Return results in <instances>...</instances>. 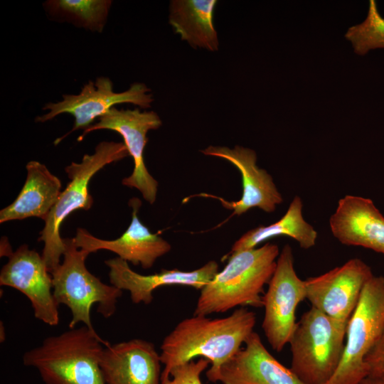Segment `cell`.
Returning a JSON list of instances; mask_svg holds the SVG:
<instances>
[{"instance_id": "6da1fadb", "label": "cell", "mask_w": 384, "mask_h": 384, "mask_svg": "<svg viewBox=\"0 0 384 384\" xmlns=\"http://www.w3.org/2000/svg\"><path fill=\"white\" fill-rule=\"evenodd\" d=\"M256 314L240 307L223 318L193 315L181 321L165 336L160 346L164 370L161 382L171 370L196 357L208 359L209 369L216 370L232 358L254 331Z\"/></svg>"}, {"instance_id": "7a4b0ae2", "label": "cell", "mask_w": 384, "mask_h": 384, "mask_svg": "<svg viewBox=\"0 0 384 384\" xmlns=\"http://www.w3.org/2000/svg\"><path fill=\"white\" fill-rule=\"evenodd\" d=\"M279 255V247L270 242L231 252L225 267L201 289L193 315L224 313L236 306H263L264 286L274 272Z\"/></svg>"}, {"instance_id": "3957f363", "label": "cell", "mask_w": 384, "mask_h": 384, "mask_svg": "<svg viewBox=\"0 0 384 384\" xmlns=\"http://www.w3.org/2000/svg\"><path fill=\"white\" fill-rule=\"evenodd\" d=\"M109 344L83 325L47 337L25 352L23 362L36 369L45 384H105L100 361Z\"/></svg>"}, {"instance_id": "277c9868", "label": "cell", "mask_w": 384, "mask_h": 384, "mask_svg": "<svg viewBox=\"0 0 384 384\" xmlns=\"http://www.w3.org/2000/svg\"><path fill=\"white\" fill-rule=\"evenodd\" d=\"M129 156L124 142L103 141L96 146L93 154H85L80 162L73 161L65 168L70 181L45 220L38 239L44 243L41 255L50 272L60 264L65 250L60 234L63 222L74 211L89 210L93 204L89 192L91 178L105 166Z\"/></svg>"}, {"instance_id": "5b68a950", "label": "cell", "mask_w": 384, "mask_h": 384, "mask_svg": "<svg viewBox=\"0 0 384 384\" xmlns=\"http://www.w3.org/2000/svg\"><path fill=\"white\" fill-rule=\"evenodd\" d=\"M63 240V261L50 272L54 298L58 305L65 304L70 310V329L81 322L95 330L90 319L92 306L97 304V312L110 318L116 311L122 290L105 284L87 269L85 260L90 253L78 248L73 238Z\"/></svg>"}, {"instance_id": "8992f818", "label": "cell", "mask_w": 384, "mask_h": 384, "mask_svg": "<svg viewBox=\"0 0 384 384\" xmlns=\"http://www.w3.org/2000/svg\"><path fill=\"white\" fill-rule=\"evenodd\" d=\"M344 340L331 320L311 306L297 322L289 340L290 369L304 384H326L339 365Z\"/></svg>"}, {"instance_id": "52a82bcc", "label": "cell", "mask_w": 384, "mask_h": 384, "mask_svg": "<svg viewBox=\"0 0 384 384\" xmlns=\"http://www.w3.org/2000/svg\"><path fill=\"white\" fill-rule=\"evenodd\" d=\"M384 331V277L366 284L346 330L339 365L326 384H361L368 377L365 358Z\"/></svg>"}, {"instance_id": "ba28073f", "label": "cell", "mask_w": 384, "mask_h": 384, "mask_svg": "<svg viewBox=\"0 0 384 384\" xmlns=\"http://www.w3.org/2000/svg\"><path fill=\"white\" fill-rule=\"evenodd\" d=\"M150 92L151 90L146 85L137 82L126 91L115 92L109 78L98 77L95 82L90 80L85 84L80 93L63 95L61 101L46 104L43 110L48 112L37 116L35 122L43 123L63 113L70 114L74 117L73 129L54 142L57 145L70 133L90 127L97 119L117 104L132 103L143 109L149 108L154 100Z\"/></svg>"}, {"instance_id": "9c48e42d", "label": "cell", "mask_w": 384, "mask_h": 384, "mask_svg": "<svg viewBox=\"0 0 384 384\" xmlns=\"http://www.w3.org/2000/svg\"><path fill=\"white\" fill-rule=\"evenodd\" d=\"M373 276L371 268L359 258L322 274L304 280L306 299L311 306L329 317L345 336L366 284Z\"/></svg>"}, {"instance_id": "30bf717a", "label": "cell", "mask_w": 384, "mask_h": 384, "mask_svg": "<svg viewBox=\"0 0 384 384\" xmlns=\"http://www.w3.org/2000/svg\"><path fill=\"white\" fill-rule=\"evenodd\" d=\"M305 299L304 280L294 270L291 246L285 245L262 297L265 314L262 328L268 343L277 352H281L289 343L297 322V308Z\"/></svg>"}, {"instance_id": "8fae6325", "label": "cell", "mask_w": 384, "mask_h": 384, "mask_svg": "<svg viewBox=\"0 0 384 384\" xmlns=\"http://www.w3.org/2000/svg\"><path fill=\"white\" fill-rule=\"evenodd\" d=\"M161 124L159 115L153 111L142 112L137 108L118 110L114 107L96 123L85 129L78 141H82L87 134L95 130L108 129L119 134L134 161L132 174L123 178L122 183L138 189L143 198L153 204L156 198L158 182L145 166L144 151L148 141L147 132L157 129Z\"/></svg>"}, {"instance_id": "7c38bea8", "label": "cell", "mask_w": 384, "mask_h": 384, "mask_svg": "<svg viewBox=\"0 0 384 384\" xmlns=\"http://www.w3.org/2000/svg\"><path fill=\"white\" fill-rule=\"evenodd\" d=\"M0 284L14 288L30 301L35 317L49 326L59 322L53 279L43 257L27 245L14 251L0 272Z\"/></svg>"}, {"instance_id": "4fadbf2b", "label": "cell", "mask_w": 384, "mask_h": 384, "mask_svg": "<svg viewBox=\"0 0 384 384\" xmlns=\"http://www.w3.org/2000/svg\"><path fill=\"white\" fill-rule=\"evenodd\" d=\"M244 345L218 369H208V380L222 384H304L268 351L257 332Z\"/></svg>"}, {"instance_id": "5bb4252c", "label": "cell", "mask_w": 384, "mask_h": 384, "mask_svg": "<svg viewBox=\"0 0 384 384\" xmlns=\"http://www.w3.org/2000/svg\"><path fill=\"white\" fill-rule=\"evenodd\" d=\"M201 152L207 156L226 159L240 171L242 182V194L237 201H227L220 197L203 193L219 200L228 209H233V214L240 215L257 207L267 213L273 212L283 198L274 184L272 177L263 169L257 166V155L254 150L235 146H209Z\"/></svg>"}, {"instance_id": "9a60e30c", "label": "cell", "mask_w": 384, "mask_h": 384, "mask_svg": "<svg viewBox=\"0 0 384 384\" xmlns=\"http://www.w3.org/2000/svg\"><path fill=\"white\" fill-rule=\"evenodd\" d=\"M141 204L137 198L129 201L132 208V221L120 237L111 240H102L93 236L85 228H79L73 238L76 246L90 254L100 250H109L127 262L140 265L144 269L151 268L171 247L158 233H151L139 220L137 212Z\"/></svg>"}, {"instance_id": "2e32d148", "label": "cell", "mask_w": 384, "mask_h": 384, "mask_svg": "<svg viewBox=\"0 0 384 384\" xmlns=\"http://www.w3.org/2000/svg\"><path fill=\"white\" fill-rule=\"evenodd\" d=\"M161 364L154 345L139 338L109 344L100 361L105 384H161Z\"/></svg>"}, {"instance_id": "e0dca14e", "label": "cell", "mask_w": 384, "mask_h": 384, "mask_svg": "<svg viewBox=\"0 0 384 384\" xmlns=\"http://www.w3.org/2000/svg\"><path fill=\"white\" fill-rule=\"evenodd\" d=\"M109 267L111 284L127 290L133 303L150 304L154 291L161 286L183 285L203 289L218 273V265L211 260L198 269L182 271L177 269L161 270L159 272L143 275L133 271L125 260L114 257L105 261Z\"/></svg>"}, {"instance_id": "ac0fdd59", "label": "cell", "mask_w": 384, "mask_h": 384, "mask_svg": "<svg viewBox=\"0 0 384 384\" xmlns=\"http://www.w3.org/2000/svg\"><path fill=\"white\" fill-rule=\"evenodd\" d=\"M329 227L341 244L384 255V216L371 199L353 195L340 198Z\"/></svg>"}, {"instance_id": "d6986e66", "label": "cell", "mask_w": 384, "mask_h": 384, "mask_svg": "<svg viewBox=\"0 0 384 384\" xmlns=\"http://www.w3.org/2000/svg\"><path fill=\"white\" fill-rule=\"evenodd\" d=\"M25 183L16 199L0 211V223L31 217L44 221L61 193V181L43 164L31 161L26 166Z\"/></svg>"}, {"instance_id": "ffe728a7", "label": "cell", "mask_w": 384, "mask_h": 384, "mask_svg": "<svg viewBox=\"0 0 384 384\" xmlns=\"http://www.w3.org/2000/svg\"><path fill=\"white\" fill-rule=\"evenodd\" d=\"M215 0H174L170 4L169 23L182 40L193 48L218 49L213 23Z\"/></svg>"}, {"instance_id": "44dd1931", "label": "cell", "mask_w": 384, "mask_h": 384, "mask_svg": "<svg viewBox=\"0 0 384 384\" xmlns=\"http://www.w3.org/2000/svg\"><path fill=\"white\" fill-rule=\"evenodd\" d=\"M302 198L296 196L285 214L277 222L267 226H258L242 235L233 245L231 252L255 248L269 239L287 236L296 240L301 248L309 249L316 244L317 232L303 216Z\"/></svg>"}, {"instance_id": "7402d4cb", "label": "cell", "mask_w": 384, "mask_h": 384, "mask_svg": "<svg viewBox=\"0 0 384 384\" xmlns=\"http://www.w3.org/2000/svg\"><path fill=\"white\" fill-rule=\"evenodd\" d=\"M110 0H48L43 6L49 17L76 27L101 33L107 23Z\"/></svg>"}, {"instance_id": "603a6c76", "label": "cell", "mask_w": 384, "mask_h": 384, "mask_svg": "<svg viewBox=\"0 0 384 384\" xmlns=\"http://www.w3.org/2000/svg\"><path fill=\"white\" fill-rule=\"evenodd\" d=\"M345 38L352 43L354 52L360 55L373 49L384 48V18L378 12L375 0L369 1L365 21L350 27Z\"/></svg>"}, {"instance_id": "cb8c5ba5", "label": "cell", "mask_w": 384, "mask_h": 384, "mask_svg": "<svg viewBox=\"0 0 384 384\" xmlns=\"http://www.w3.org/2000/svg\"><path fill=\"white\" fill-rule=\"evenodd\" d=\"M209 363L208 359L200 358L196 361L191 360L178 365L171 370L170 378L161 384H202L201 374Z\"/></svg>"}, {"instance_id": "d4e9b609", "label": "cell", "mask_w": 384, "mask_h": 384, "mask_svg": "<svg viewBox=\"0 0 384 384\" xmlns=\"http://www.w3.org/2000/svg\"><path fill=\"white\" fill-rule=\"evenodd\" d=\"M368 377L384 380V331L365 358Z\"/></svg>"}, {"instance_id": "484cf974", "label": "cell", "mask_w": 384, "mask_h": 384, "mask_svg": "<svg viewBox=\"0 0 384 384\" xmlns=\"http://www.w3.org/2000/svg\"><path fill=\"white\" fill-rule=\"evenodd\" d=\"M13 252L8 240L5 242L3 239V242H1V257L6 256L9 257Z\"/></svg>"}, {"instance_id": "4316f807", "label": "cell", "mask_w": 384, "mask_h": 384, "mask_svg": "<svg viewBox=\"0 0 384 384\" xmlns=\"http://www.w3.org/2000/svg\"><path fill=\"white\" fill-rule=\"evenodd\" d=\"M361 384H384V380L367 377L361 383Z\"/></svg>"}, {"instance_id": "83f0119b", "label": "cell", "mask_w": 384, "mask_h": 384, "mask_svg": "<svg viewBox=\"0 0 384 384\" xmlns=\"http://www.w3.org/2000/svg\"><path fill=\"white\" fill-rule=\"evenodd\" d=\"M4 340H5L4 328L3 326L2 323H1V342L4 341Z\"/></svg>"}]
</instances>
